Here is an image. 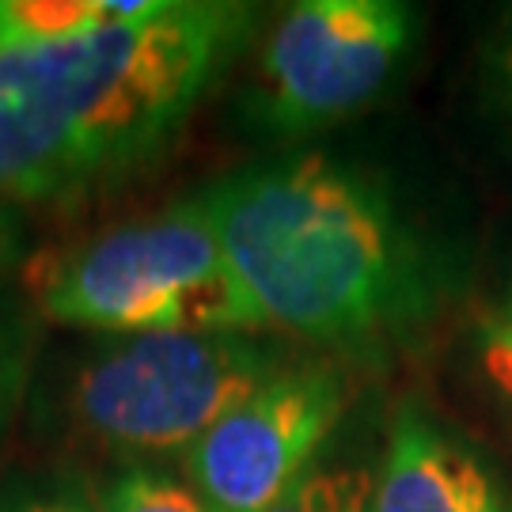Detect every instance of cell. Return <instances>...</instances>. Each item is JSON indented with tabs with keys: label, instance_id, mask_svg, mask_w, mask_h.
Listing matches in <instances>:
<instances>
[{
	"label": "cell",
	"instance_id": "cell-7",
	"mask_svg": "<svg viewBox=\"0 0 512 512\" xmlns=\"http://www.w3.org/2000/svg\"><path fill=\"white\" fill-rule=\"evenodd\" d=\"M372 512H512V494L467 440L403 406L376 467Z\"/></svg>",
	"mask_w": 512,
	"mask_h": 512
},
{
	"label": "cell",
	"instance_id": "cell-6",
	"mask_svg": "<svg viewBox=\"0 0 512 512\" xmlns=\"http://www.w3.org/2000/svg\"><path fill=\"white\" fill-rule=\"evenodd\" d=\"M349 387L330 361H289L205 433L183 478L217 512H270L319 463Z\"/></svg>",
	"mask_w": 512,
	"mask_h": 512
},
{
	"label": "cell",
	"instance_id": "cell-1",
	"mask_svg": "<svg viewBox=\"0 0 512 512\" xmlns=\"http://www.w3.org/2000/svg\"><path fill=\"white\" fill-rule=\"evenodd\" d=\"M247 12L137 0L118 23L0 46V205L65 202L145 167L179 137Z\"/></svg>",
	"mask_w": 512,
	"mask_h": 512
},
{
	"label": "cell",
	"instance_id": "cell-10",
	"mask_svg": "<svg viewBox=\"0 0 512 512\" xmlns=\"http://www.w3.org/2000/svg\"><path fill=\"white\" fill-rule=\"evenodd\" d=\"M103 512H217L186 478L133 467L110 478L99 494Z\"/></svg>",
	"mask_w": 512,
	"mask_h": 512
},
{
	"label": "cell",
	"instance_id": "cell-13",
	"mask_svg": "<svg viewBox=\"0 0 512 512\" xmlns=\"http://www.w3.org/2000/svg\"><path fill=\"white\" fill-rule=\"evenodd\" d=\"M478 357H482V368H486V380L494 384V391L501 395V403L509 406V414H512V342L486 323L482 342H478Z\"/></svg>",
	"mask_w": 512,
	"mask_h": 512
},
{
	"label": "cell",
	"instance_id": "cell-15",
	"mask_svg": "<svg viewBox=\"0 0 512 512\" xmlns=\"http://www.w3.org/2000/svg\"><path fill=\"white\" fill-rule=\"evenodd\" d=\"M12 247H16V228H12V217H8V209L0 205V270L8 266V258H12Z\"/></svg>",
	"mask_w": 512,
	"mask_h": 512
},
{
	"label": "cell",
	"instance_id": "cell-17",
	"mask_svg": "<svg viewBox=\"0 0 512 512\" xmlns=\"http://www.w3.org/2000/svg\"><path fill=\"white\" fill-rule=\"evenodd\" d=\"M505 323H512V285H509V296H505V315H501Z\"/></svg>",
	"mask_w": 512,
	"mask_h": 512
},
{
	"label": "cell",
	"instance_id": "cell-4",
	"mask_svg": "<svg viewBox=\"0 0 512 512\" xmlns=\"http://www.w3.org/2000/svg\"><path fill=\"white\" fill-rule=\"evenodd\" d=\"M293 357L258 334H141L84 361L69 414L114 456H183Z\"/></svg>",
	"mask_w": 512,
	"mask_h": 512
},
{
	"label": "cell",
	"instance_id": "cell-8",
	"mask_svg": "<svg viewBox=\"0 0 512 512\" xmlns=\"http://www.w3.org/2000/svg\"><path fill=\"white\" fill-rule=\"evenodd\" d=\"M137 0H0V46H46L126 19Z\"/></svg>",
	"mask_w": 512,
	"mask_h": 512
},
{
	"label": "cell",
	"instance_id": "cell-16",
	"mask_svg": "<svg viewBox=\"0 0 512 512\" xmlns=\"http://www.w3.org/2000/svg\"><path fill=\"white\" fill-rule=\"evenodd\" d=\"M490 327H494L497 334H505V338L512 342V323H505V319H490Z\"/></svg>",
	"mask_w": 512,
	"mask_h": 512
},
{
	"label": "cell",
	"instance_id": "cell-3",
	"mask_svg": "<svg viewBox=\"0 0 512 512\" xmlns=\"http://www.w3.org/2000/svg\"><path fill=\"white\" fill-rule=\"evenodd\" d=\"M27 281L38 315L61 327L118 338L262 334L202 194L50 251Z\"/></svg>",
	"mask_w": 512,
	"mask_h": 512
},
{
	"label": "cell",
	"instance_id": "cell-9",
	"mask_svg": "<svg viewBox=\"0 0 512 512\" xmlns=\"http://www.w3.org/2000/svg\"><path fill=\"white\" fill-rule=\"evenodd\" d=\"M376 467L315 463L270 512H372Z\"/></svg>",
	"mask_w": 512,
	"mask_h": 512
},
{
	"label": "cell",
	"instance_id": "cell-2",
	"mask_svg": "<svg viewBox=\"0 0 512 512\" xmlns=\"http://www.w3.org/2000/svg\"><path fill=\"white\" fill-rule=\"evenodd\" d=\"M202 202L262 330L380 349L437 308V258L357 167L304 152L228 175Z\"/></svg>",
	"mask_w": 512,
	"mask_h": 512
},
{
	"label": "cell",
	"instance_id": "cell-14",
	"mask_svg": "<svg viewBox=\"0 0 512 512\" xmlns=\"http://www.w3.org/2000/svg\"><path fill=\"white\" fill-rule=\"evenodd\" d=\"M4 512H103L99 509V497H88L80 490H57L46 497H31V501H19Z\"/></svg>",
	"mask_w": 512,
	"mask_h": 512
},
{
	"label": "cell",
	"instance_id": "cell-12",
	"mask_svg": "<svg viewBox=\"0 0 512 512\" xmlns=\"http://www.w3.org/2000/svg\"><path fill=\"white\" fill-rule=\"evenodd\" d=\"M486 88L494 110L512 126V12L497 23L494 38L486 46Z\"/></svg>",
	"mask_w": 512,
	"mask_h": 512
},
{
	"label": "cell",
	"instance_id": "cell-11",
	"mask_svg": "<svg viewBox=\"0 0 512 512\" xmlns=\"http://www.w3.org/2000/svg\"><path fill=\"white\" fill-rule=\"evenodd\" d=\"M31 372V323L16 308L0 304V433L19 410Z\"/></svg>",
	"mask_w": 512,
	"mask_h": 512
},
{
	"label": "cell",
	"instance_id": "cell-5",
	"mask_svg": "<svg viewBox=\"0 0 512 512\" xmlns=\"http://www.w3.org/2000/svg\"><path fill=\"white\" fill-rule=\"evenodd\" d=\"M418 35L399 0H304L277 19L255 69L251 110L277 137H304L376 103Z\"/></svg>",
	"mask_w": 512,
	"mask_h": 512
}]
</instances>
